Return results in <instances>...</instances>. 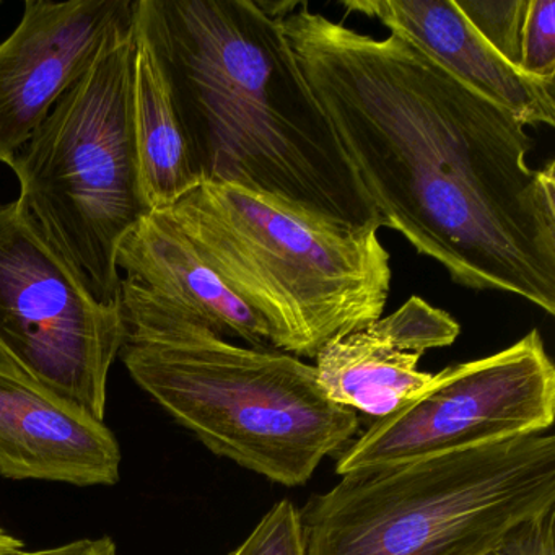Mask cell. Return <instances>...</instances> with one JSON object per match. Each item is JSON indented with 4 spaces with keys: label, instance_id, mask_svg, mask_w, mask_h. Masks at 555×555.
<instances>
[{
    "label": "cell",
    "instance_id": "1",
    "mask_svg": "<svg viewBox=\"0 0 555 555\" xmlns=\"http://www.w3.org/2000/svg\"><path fill=\"white\" fill-rule=\"evenodd\" d=\"M382 227L470 291L555 314V164L512 113L398 35L370 37L300 2L282 21Z\"/></svg>",
    "mask_w": 555,
    "mask_h": 555
},
{
    "label": "cell",
    "instance_id": "2",
    "mask_svg": "<svg viewBox=\"0 0 555 555\" xmlns=\"http://www.w3.org/2000/svg\"><path fill=\"white\" fill-rule=\"evenodd\" d=\"M203 183L321 222L382 227L282 21L258 0H138Z\"/></svg>",
    "mask_w": 555,
    "mask_h": 555
},
{
    "label": "cell",
    "instance_id": "3",
    "mask_svg": "<svg viewBox=\"0 0 555 555\" xmlns=\"http://www.w3.org/2000/svg\"><path fill=\"white\" fill-rule=\"evenodd\" d=\"M121 310L129 375L212 453L298 487L359 434V414L331 401L298 357L236 346L129 298Z\"/></svg>",
    "mask_w": 555,
    "mask_h": 555
},
{
    "label": "cell",
    "instance_id": "4",
    "mask_svg": "<svg viewBox=\"0 0 555 555\" xmlns=\"http://www.w3.org/2000/svg\"><path fill=\"white\" fill-rule=\"evenodd\" d=\"M165 212L264 323L272 349L317 359L327 344L382 318L388 304L391 256L382 227L321 222L214 183Z\"/></svg>",
    "mask_w": 555,
    "mask_h": 555
},
{
    "label": "cell",
    "instance_id": "5",
    "mask_svg": "<svg viewBox=\"0 0 555 555\" xmlns=\"http://www.w3.org/2000/svg\"><path fill=\"white\" fill-rule=\"evenodd\" d=\"M555 509L551 431L344 474L301 512L307 555H486Z\"/></svg>",
    "mask_w": 555,
    "mask_h": 555
},
{
    "label": "cell",
    "instance_id": "6",
    "mask_svg": "<svg viewBox=\"0 0 555 555\" xmlns=\"http://www.w3.org/2000/svg\"><path fill=\"white\" fill-rule=\"evenodd\" d=\"M134 60L135 25L64 93L9 165L21 206L106 305L121 304L122 240L154 212L135 147Z\"/></svg>",
    "mask_w": 555,
    "mask_h": 555
},
{
    "label": "cell",
    "instance_id": "7",
    "mask_svg": "<svg viewBox=\"0 0 555 555\" xmlns=\"http://www.w3.org/2000/svg\"><path fill=\"white\" fill-rule=\"evenodd\" d=\"M126 324L18 201L0 204V357L105 422L113 362Z\"/></svg>",
    "mask_w": 555,
    "mask_h": 555
},
{
    "label": "cell",
    "instance_id": "8",
    "mask_svg": "<svg viewBox=\"0 0 555 555\" xmlns=\"http://www.w3.org/2000/svg\"><path fill=\"white\" fill-rule=\"evenodd\" d=\"M555 366L538 330L435 373L417 398L375 418L337 457V476L542 434L554 424Z\"/></svg>",
    "mask_w": 555,
    "mask_h": 555
},
{
    "label": "cell",
    "instance_id": "9",
    "mask_svg": "<svg viewBox=\"0 0 555 555\" xmlns=\"http://www.w3.org/2000/svg\"><path fill=\"white\" fill-rule=\"evenodd\" d=\"M135 9L138 0L25 2L0 43V164H12L64 93L134 28Z\"/></svg>",
    "mask_w": 555,
    "mask_h": 555
},
{
    "label": "cell",
    "instance_id": "10",
    "mask_svg": "<svg viewBox=\"0 0 555 555\" xmlns=\"http://www.w3.org/2000/svg\"><path fill=\"white\" fill-rule=\"evenodd\" d=\"M460 333L450 313L414 295L388 317L327 344L314 369L331 401L382 418L431 385L435 373L421 372L418 362Z\"/></svg>",
    "mask_w": 555,
    "mask_h": 555
},
{
    "label": "cell",
    "instance_id": "11",
    "mask_svg": "<svg viewBox=\"0 0 555 555\" xmlns=\"http://www.w3.org/2000/svg\"><path fill=\"white\" fill-rule=\"evenodd\" d=\"M121 450L105 422L63 401L0 357V476L115 486Z\"/></svg>",
    "mask_w": 555,
    "mask_h": 555
},
{
    "label": "cell",
    "instance_id": "12",
    "mask_svg": "<svg viewBox=\"0 0 555 555\" xmlns=\"http://www.w3.org/2000/svg\"><path fill=\"white\" fill-rule=\"evenodd\" d=\"M116 262L126 272L121 298L206 327L227 340L271 347L264 323L223 284L165 210L145 217L122 240Z\"/></svg>",
    "mask_w": 555,
    "mask_h": 555
},
{
    "label": "cell",
    "instance_id": "13",
    "mask_svg": "<svg viewBox=\"0 0 555 555\" xmlns=\"http://www.w3.org/2000/svg\"><path fill=\"white\" fill-rule=\"evenodd\" d=\"M349 12L382 22L474 92L525 126L555 125V82L509 64L457 9L456 0H344Z\"/></svg>",
    "mask_w": 555,
    "mask_h": 555
},
{
    "label": "cell",
    "instance_id": "14",
    "mask_svg": "<svg viewBox=\"0 0 555 555\" xmlns=\"http://www.w3.org/2000/svg\"><path fill=\"white\" fill-rule=\"evenodd\" d=\"M132 112L142 183L152 209L162 212L203 181L194 167L160 64L138 30Z\"/></svg>",
    "mask_w": 555,
    "mask_h": 555
},
{
    "label": "cell",
    "instance_id": "15",
    "mask_svg": "<svg viewBox=\"0 0 555 555\" xmlns=\"http://www.w3.org/2000/svg\"><path fill=\"white\" fill-rule=\"evenodd\" d=\"M456 5L483 40L489 41L490 47L509 64L518 67L528 0H456Z\"/></svg>",
    "mask_w": 555,
    "mask_h": 555
},
{
    "label": "cell",
    "instance_id": "16",
    "mask_svg": "<svg viewBox=\"0 0 555 555\" xmlns=\"http://www.w3.org/2000/svg\"><path fill=\"white\" fill-rule=\"evenodd\" d=\"M229 555H307L300 509L288 499L274 503Z\"/></svg>",
    "mask_w": 555,
    "mask_h": 555
},
{
    "label": "cell",
    "instance_id": "17",
    "mask_svg": "<svg viewBox=\"0 0 555 555\" xmlns=\"http://www.w3.org/2000/svg\"><path fill=\"white\" fill-rule=\"evenodd\" d=\"M518 67L535 79L555 82V0H528Z\"/></svg>",
    "mask_w": 555,
    "mask_h": 555
},
{
    "label": "cell",
    "instance_id": "18",
    "mask_svg": "<svg viewBox=\"0 0 555 555\" xmlns=\"http://www.w3.org/2000/svg\"><path fill=\"white\" fill-rule=\"evenodd\" d=\"M555 509L519 526L486 555H555Z\"/></svg>",
    "mask_w": 555,
    "mask_h": 555
},
{
    "label": "cell",
    "instance_id": "19",
    "mask_svg": "<svg viewBox=\"0 0 555 555\" xmlns=\"http://www.w3.org/2000/svg\"><path fill=\"white\" fill-rule=\"evenodd\" d=\"M14 555H118L115 542L109 538L80 539L60 547L43 548V551H22Z\"/></svg>",
    "mask_w": 555,
    "mask_h": 555
},
{
    "label": "cell",
    "instance_id": "20",
    "mask_svg": "<svg viewBox=\"0 0 555 555\" xmlns=\"http://www.w3.org/2000/svg\"><path fill=\"white\" fill-rule=\"evenodd\" d=\"M24 551V542L0 528V555H14Z\"/></svg>",
    "mask_w": 555,
    "mask_h": 555
}]
</instances>
